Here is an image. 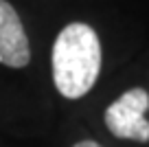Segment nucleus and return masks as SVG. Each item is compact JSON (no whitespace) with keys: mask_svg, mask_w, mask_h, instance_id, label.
<instances>
[{"mask_svg":"<svg viewBox=\"0 0 149 147\" xmlns=\"http://www.w3.org/2000/svg\"><path fill=\"white\" fill-rule=\"evenodd\" d=\"M31 62V44L18 11L11 2L0 0V64L24 68Z\"/></svg>","mask_w":149,"mask_h":147,"instance_id":"obj_3","label":"nucleus"},{"mask_svg":"<svg viewBox=\"0 0 149 147\" xmlns=\"http://www.w3.org/2000/svg\"><path fill=\"white\" fill-rule=\"evenodd\" d=\"M72 147H103V145H99L97 141H90V138H86V141H79V143H74Z\"/></svg>","mask_w":149,"mask_h":147,"instance_id":"obj_4","label":"nucleus"},{"mask_svg":"<svg viewBox=\"0 0 149 147\" xmlns=\"http://www.w3.org/2000/svg\"><path fill=\"white\" fill-rule=\"evenodd\" d=\"M149 94L145 88H130L116 101L105 108V127L116 138H127L136 143H149Z\"/></svg>","mask_w":149,"mask_h":147,"instance_id":"obj_2","label":"nucleus"},{"mask_svg":"<svg viewBox=\"0 0 149 147\" xmlns=\"http://www.w3.org/2000/svg\"><path fill=\"white\" fill-rule=\"evenodd\" d=\"M101 42L90 24L70 22L53 42V83L66 99H81L94 88L101 73Z\"/></svg>","mask_w":149,"mask_h":147,"instance_id":"obj_1","label":"nucleus"}]
</instances>
